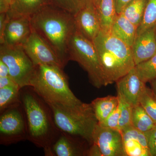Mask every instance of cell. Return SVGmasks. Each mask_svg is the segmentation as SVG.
I'll return each instance as SVG.
<instances>
[{
  "mask_svg": "<svg viewBox=\"0 0 156 156\" xmlns=\"http://www.w3.org/2000/svg\"><path fill=\"white\" fill-rule=\"evenodd\" d=\"M26 117L22 103L6 109L0 116V143L9 145L27 140Z\"/></svg>",
  "mask_w": 156,
  "mask_h": 156,
  "instance_id": "8",
  "label": "cell"
},
{
  "mask_svg": "<svg viewBox=\"0 0 156 156\" xmlns=\"http://www.w3.org/2000/svg\"><path fill=\"white\" fill-rule=\"evenodd\" d=\"M15 0H0V13H7Z\"/></svg>",
  "mask_w": 156,
  "mask_h": 156,
  "instance_id": "31",
  "label": "cell"
},
{
  "mask_svg": "<svg viewBox=\"0 0 156 156\" xmlns=\"http://www.w3.org/2000/svg\"><path fill=\"white\" fill-rule=\"evenodd\" d=\"M35 66H54L64 68L61 59L50 45L32 28L31 33L22 45Z\"/></svg>",
  "mask_w": 156,
  "mask_h": 156,
  "instance_id": "9",
  "label": "cell"
},
{
  "mask_svg": "<svg viewBox=\"0 0 156 156\" xmlns=\"http://www.w3.org/2000/svg\"><path fill=\"white\" fill-rule=\"evenodd\" d=\"M151 86V89L153 91L154 93L156 96V78L152 80L149 82Z\"/></svg>",
  "mask_w": 156,
  "mask_h": 156,
  "instance_id": "37",
  "label": "cell"
},
{
  "mask_svg": "<svg viewBox=\"0 0 156 156\" xmlns=\"http://www.w3.org/2000/svg\"><path fill=\"white\" fill-rule=\"evenodd\" d=\"M116 83L117 95L133 107L139 104L140 98L146 86L138 76L135 68L120 78Z\"/></svg>",
  "mask_w": 156,
  "mask_h": 156,
  "instance_id": "12",
  "label": "cell"
},
{
  "mask_svg": "<svg viewBox=\"0 0 156 156\" xmlns=\"http://www.w3.org/2000/svg\"><path fill=\"white\" fill-rule=\"evenodd\" d=\"M20 90L17 84L0 88V112L21 103Z\"/></svg>",
  "mask_w": 156,
  "mask_h": 156,
  "instance_id": "22",
  "label": "cell"
},
{
  "mask_svg": "<svg viewBox=\"0 0 156 156\" xmlns=\"http://www.w3.org/2000/svg\"><path fill=\"white\" fill-rule=\"evenodd\" d=\"M155 26L156 0H149L142 22L137 28V36L147 30Z\"/></svg>",
  "mask_w": 156,
  "mask_h": 156,
  "instance_id": "26",
  "label": "cell"
},
{
  "mask_svg": "<svg viewBox=\"0 0 156 156\" xmlns=\"http://www.w3.org/2000/svg\"><path fill=\"white\" fill-rule=\"evenodd\" d=\"M93 43L103 72L105 87L116 83L135 66L131 47L111 34L101 31Z\"/></svg>",
  "mask_w": 156,
  "mask_h": 156,
  "instance_id": "3",
  "label": "cell"
},
{
  "mask_svg": "<svg viewBox=\"0 0 156 156\" xmlns=\"http://www.w3.org/2000/svg\"><path fill=\"white\" fill-rule=\"evenodd\" d=\"M48 4L47 0H15L6 13L9 18L17 17L30 18Z\"/></svg>",
  "mask_w": 156,
  "mask_h": 156,
  "instance_id": "18",
  "label": "cell"
},
{
  "mask_svg": "<svg viewBox=\"0 0 156 156\" xmlns=\"http://www.w3.org/2000/svg\"><path fill=\"white\" fill-rule=\"evenodd\" d=\"M137 27L122 14L117 15L110 34L132 47L136 36Z\"/></svg>",
  "mask_w": 156,
  "mask_h": 156,
  "instance_id": "17",
  "label": "cell"
},
{
  "mask_svg": "<svg viewBox=\"0 0 156 156\" xmlns=\"http://www.w3.org/2000/svg\"><path fill=\"white\" fill-rule=\"evenodd\" d=\"M99 0H81L82 6L84 5H89L94 6L96 8V5Z\"/></svg>",
  "mask_w": 156,
  "mask_h": 156,
  "instance_id": "36",
  "label": "cell"
},
{
  "mask_svg": "<svg viewBox=\"0 0 156 156\" xmlns=\"http://www.w3.org/2000/svg\"><path fill=\"white\" fill-rule=\"evenodd\" d=\"M139 104L156 124V96L151 89L146 87L140 98Z\"/></svg>",
  "mask_w": 156,
  "mask_h": 156,
  "instance_id": "25",
  "label": "cell"
},
{
  "mask_svg": "<svg viewBox=\"0 0 156 156\" xmlns=\"http://www.w3.org/2000/svg\"><path fill=\"white\" fill-rule=\"evenodd\" d=\"M149 149L151 156H156V125L150 130L144 133Z\"/></svg>",
  "mask_w": 156,
  "mask_h": 156,
  "instance_id": "30",
  "label": "cell"
},
{
  "mask_svg": "<svg viewBox=\"0 0 156 156\" xmlns=\"http://www.w3.org/2000/svg\"><path fill=\"white\" fill-rule=\"evenodd\" d=\"M10 76L9 67L7 65L0 59V77Z\"/></svg>",
  "mask_w": 156,
  "mask_h": 156,
  "instance_id": "35",
  "label": "cell"
},
{
  "mask_svg": "<svg viewBox=\"0 0 156 156\" xmlns=\"http://www.w3.org/2000/svg\"><path fill=\"white\" fill-rule=\"evenodd\" d=\"M50 5L68 11L75 15L82 7L81 0H47Z\"/></svg>",
  "mask_w": 156,
  "mask_h": 156,
  "instance_id": "28",
  "label": "cell"
},
{
  "mask_svg": "<svg viewBox=\"0 0 156 156\" xmlns=\"http://www.w3.org/2000/svg\"><path fill=\"white\" fill-rule=\"evenodd\" d=\"M135 69L144 83H149L156 78V54L151 58L135 65Z\"/></svg>",
  "mask_w": 156,
  "mask_h": 156,
  "instance_id": "24",
  "label": "cell"
},
{
  "mask_svg": "<svg viewBox=\"0 0 156 156\" xmlns=\"http://www.w3.org/2000/svg\"><path fill=\"white\" fill-rule=\"evenodd\" d=\"M120 114V107L119 104V106L115 109L112 112L103 122L98 123V124L102 127L118 129Z\"/></svg>",
  "mask_w": 156,
  "mask_h": 156,
  "instance_id": "29",
  "label": "cell"
},
{
  "mask_svg": "<svg viewBox=\"0 0 156 156\" xmlns=\"http://www.w3.org/2000/svg\"><path fill=\"white\" fill-rule=\"evenodd\" d=\"M155 37H156V30H155Z\"/></svg>",
  "mask_w": 156,
  "mask_h": 156,
  "instance_id": "38",
  "label": "cell"
},
{
  "mask_svg": "<svg viewBox=\"0 0 156 156\" xmlns=\"http://www.w3.org/2000/svg\"><path fill=\"white\" fill-rule=\"evenodd\" d=\"M120 107V114L118 129L122 131L132 126V110L133 107L119 95Z\"/></svg>",
  "mask_w": 156,
  "mask_h": 156,
  "instance_id": "27",
  "label": "cell"
},
{
  "mask_svg": "<svg viewBox=\"0 0 156 156\" xmlns=\"http://www.w3.org/2000/svg\"><path fill=\"white\" fill-rule=\"evenodd\" d=\"M92 140L93 144L99 148L101 156H126L122 135L118 129L102 127L98 124L93 133Z\"/></svg>",
  "mask_w": 156,
  "mask_h": 156,
  "instance_id": "10",
  "label": "cell"
},
{
  "mask_svg": "<svg viewBox=\"0 0 156 156\" xmlns=\"http://www.w3.org/2000/svg\"><path fill=\"white\" fill-rule=\"evenodd\" d=\"M131 122L133 127L143 133L149 131L156 125L139 104L133 107Z\"/></svg>",
  "mask_w": 156,
  "mask_h": 156,
  "instance_id": "23",
  "label": "cell"
},
{
  "mask_svg": "<svg viewBox=\"0 0 156 156\" xmlns=\"http://www.w3.org/2000/svg\"><path fill=\"white\" fill-rule=\"evenodd\" d=\"M76 30L93 42L101 31L99 19L94 6L84 5L74 15Z\"/></svg>",
  "mask_w": 156,
  "mask_h": 156,
  "instance_id": "13",
  "label": "cell"
},
{
  "mask_svg": "<svg viewBox=\"0 0 156 156\" xmlns=\"http://www.w3.org/2000/svg\"><path fill=\"white\" fill-rule=\"evenodd\" d=\"M69 60L78 62L88 74L89 82L97 89L105 87L103 72L93 42L76 30L69 46Z\"/></svg>",
  "mask_w": 156,
  "mask_h": 156,
  "instance_id": "6",
  "label": "cell"
},
{
  "mask_svg": "<svg viewBox=\"0 0 156 156\" xmlns=\"http://www.w3.org/2000/svg\"><path fill=\"white\" fill-rule=\"evenodd\" d=\"M132 0H115L117 14H120L126 5Z\"/></svg>",
  "mask_w": 156,
  "mask_h": 156,
  "instance_id": "34",
  "label": "cell"
},
{
  "mask_svg": "<svg viewBox=\"0 0 156 156\" xmlns=\"http://www.w3.org/2000/svg\"><path fill=\"white\" fill-rule=\"evenodd\" d=\"M48 105L53 112L55 124L61 132L77 136L92 145V135L98 121L91 103L83 102L74 107Z\"/></svg>",
  "mask_w": 156,
  "mask_h": 156,
  "instance_id": "5",
  "label": "cell"
},
{
  "mask_svg": "<svg viewBox=\"0 0 156 156\" xmlns=\"http://www.w3.org/2000/svg\"><path fill=\"white\" fill-rule=\"evenodd\" d=\"M0 59L7 65L10 77L21 89L30 87L36 66L25 53L22 45H1Z\"/></svg>",
  "mask_w": 156,
  "mask_h": 156,
  "instance_id": "7",
  "label": "cell"
},
{
  "mask_svg": "<svg viewBox=\"0 0 156 156\" xmlns=\"http://www.w3.org/2000/svg\"><path fill=\"white\" fill-rule=\"evenodd\" d=\"M17 84L10 77V76L0 77V88L8 87V86H13Z\"/></svg>",
  "mask_w": 156,
  "mask_h": 156,
  "instance_id": "32",
  "label": "cell"
},
{
  "mask_svg": "<svg viewBox=\"0 0 156 156\" xmlns=\"http://www.w3.org/2000/svg\"><path fill=\"white\" fill-rule=\"evenodd\" d=\"M30 87L48 104L74 107L83 103L73 93L63 69L54 66H36Z\"/></svg>",
  "mask_w": 156,
  "mask_h": 156,
  "instance_id": "4",
  "label": "cell"
},
{
  "mask_svg": "<svg viewBox=\"0 0 156 156\" xmlns=\"http://www.w3.org/2000/svg\"><path fill=\"white\" fill-rule=\"evenodd\" d=\"M149 0H132L120 14H122L137 27L142 22Z\"/></svg>",
  "mask_w": 156,
  "mask_h": 156,
  "instance_id": "21",
  "label": "cell"
},
{
  "mask_svg": "<svg viewBox=\"0 0 156 156\" xmlns=\"http://www.w3.org/2000/svg\"><path fill=\"white\" fill-rule=\"evenodd\" d=\"M32 27L57 53L64 66L69 61L70 41L76 31L74 15L48 4L30 17Z\"/></svg>",
  "mask_w": 156,
  "mask_h": 156,
  "instance_id": "2",
  "label": "cell"
},
{
  "mask_svg": "<svg viewBox=\"0 0 156 156\" xmlns=\"http://www.w3.org/2000/svg\"><path fill=\"white\" fill-rule=\"evenodd\" d=\"M156 28L148 29L136 36L131 48L135 65L156 54Z\"/></svg>",
  "mask_w": 156,
  "mask_h": 156,
  "instance_id": "14",
  "label": "cell"
},
{
  "mask_svg": "<svg viewBox=\"0 0 156 156\" xmlns=\"http://www.w3.org/2000/svg\"><path fill=\"white\" fill-rule=\"evenodd\" d=\"M101 30L110 33L117 14L115 0H99L96 6Z\"/></svg>",
  "mask_w": 156,
  "mask_h": 156,
  "instance_id": "19",
  "label": "cell"
},
{
  "mask_svg": "<svg viewBox=\"0 0 156 156\" xmlns=\"http://www.w3.org/2000/svg\"><path fill=\"white\" fill-rule=\"evenodd\" d=\"M1 45L9 46L22 45L32 31L30 18L26 17H9L7 15Z\"/></svg>",
  "mask_w": 156,
  "mask_h": 156,
  "instance_id": "11",
  "label": "cell"
},
{
  "mask_svg": "<svg viewBox=\"0 0 156 156\" xmlns=\"http://www.w3.org/2000/svg\"><path fill=\"white\" fill-rule=\"evenodd\" d=\"M7 21V13L0 14V41L2 39L3 33Z\"/></svg>",
  "mask_w": 156,
  "mask_h": 156,
  "instance_id": "33",
  "label": "cell"
},
{
  "mask_svg": "<svg viewBox=\"0 0 156 156\" xmlns=\"http://www.w3.org/2000/svg\"><path fill=\"white\" fill-rule=\"evenodd\" d=\"M121 132L126 156H151L144 133L132 126Z\"/></svg>",
  "mask_w": 156,
  "mask_h": 156,
  "instance_id": "15",
  "label": "cell"
},
{
  "mask_svg": "<svg viewBox=\"0 0 156 156\" xmlns=\"http://www.w3.org/2000/svg\"><path fill=\"white\" fill-rule=\"evenodd\" d=\"M20 97L26 117L27 140L43 148L45 155L53 156L52 147L61 132L51 109L30 87L21 88Z\"/></svg>",
  "mask_w": 156,
  "mask_h": 156,
  "instance_id": "1",
  "label": "cell"
},
{
  "mask_svg": "<svg viewBox=\"0 0 156 156\" xmlns=\"http://www.w3.org/2000/svg\"><path fill=\"white\" fill-rule=\"evenodd\" d=\"M82 140H84L77 136L61 132L52 147L53 156L87 155L88 150L83 147L80 141Z\"/></svg>",
  "mask_w": 156,
  "mask_h": 156,
  "instance_id": "16",
  "label": "cell"
},
{
  "mask_svg": "<svg viewBox=\"0 0 156 156\" xmlns=\"http://www.w3.org/2000/svg\"><path fill=\"white\" fill-rule=\"evenodd\" d=\"M119 97L108 95L97 98L91 103L98 123L102 122L119 106Z\"/></svg>",
  "mask_w": 156,
  "mask_h": 156,
  "instance_id": "20",
  "label": "cell"
}]
</instances>
